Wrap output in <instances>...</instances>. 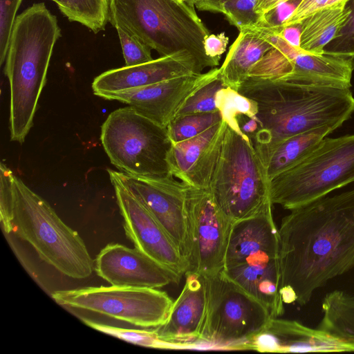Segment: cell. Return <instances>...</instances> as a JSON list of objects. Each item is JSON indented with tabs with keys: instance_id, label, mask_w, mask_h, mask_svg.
Masks as SVG:
<instances>
[{
	"instance_id": "cell-5",
	"label": "cell",
	"mask_w": 354,
	"mask_h": 354,
	"mask_svg": "<svg viewBox=\"0 0 354 354\" xmlns=\"http://www.w3.org/2000/svg\"><path fill=\"white\" fill-rule=\"evenodd\" d=\"M10 214L12 233L28 242L43 261L73 279L92 274L94 262L78 232L14 174Z\"/></svg>"
},
{
	"instance_id": "cell-33",
	"label": "cell",
	"mask_w": 354,
	"mask_h": 354,
	"mask_svg": "<svg viewBox=\"0 0 354 354\" xmlns=\"http://www.w3.org/2000/svg\"><path fill=\"white\" fill-rule=\"evenodd\" d=\"M301 0H288L261 14L256 28H276L282 26L292 15Z\"/></svg>"
},
{
	"instance_id": "cell-32",
	"label": "cell",
	"mask_w": 354,
	"mask_h": 354,
	"mask_svg": "<svg viewBox=\"0 0 354 354\" xmlns=\"http://www.w3.org/2000/svg\"><path fill=\"white\" fill-rule=\"evenodd\" d=\"M22 0H0V64L6 61L11 31Z\"/></svg>"
},
{
	"instance_id": "cell-2",
	"label": "cell",
	"mask_w": 354,
	"mask_h": 354,
	"mask_svg": "<svg viewBox=\"0 0 354 354\" xmlns=\"http://www.w3.org/2000/svg\"><path fill=\"white\" fill-rule=\"evenodd\" d=\"M237 91L257 104L260 126L251 141L261 158L294 135L326 125L337 129L354 113L348 88L246 78Z\"/></svg>"
},
{
	"instance_id": "cell-37",
	"label": "cell",
	"mask_w": 354,
	"mask_h": 354,
	"mask_svg": "<svg viewBox=\"0 0 354 354\" xmlns=\"http://www.w3.org/2000/svg\"><path fill=\"white\" fill-rule=\"evenodd\" d=\"M268 29L279 35L290 45L295 47H300L301 30V25L300 23Z\"/></svg>"
},
{
	"instance_id": "cell-18",
	"label": "cell",
	"mask_w": 354,
	"mask_h": 354,
	"mask_svg": "<svg viewBox=\"0 0 354 354\" xmlns=\"http://www.w3.org/2000/svg\"><path fill=\"white\" fill-rule=\"evenodd\" d=\"M204 277L185 273V283L167 321L154 328L163 348H197L206 314Z\"/></svg>"
},
{
	"instance_id": "cell-41",
	"label": "cell",
	"mask_w": 354,
	"mask_h": 354,
	"mask_svg": "<svg viewBox=\"0 0 354 354\" xmlns=\"http://www.w3.org/2000/svg\"><path fill=\"white\" fill-rule=\"evenodd\" d=\"M183 1H189V0H183Z\"/></svg>"
},
{
	"instance_id": "cell-17",
	"label": "cell",
	"mask_w": 354,
	"mask_h": 354,
	"mask_svg": "<svg viewBox=\"0 0 354 354\" xmlns=\"http://www.w3.org/2000/svg\"><path fill=\"white\" fill-rule=\"evenodd\" d=\"M97 274L113 286L159 288L178 284L182 275L154 261L137 248L109 243L96 257Z\"/></svg>"
},
{
	"instance_id": "cell-34",
	"label": "cell",
	"mask_w": 354,
	"mask_h": 354,
	"mask_svg": "<svg viewBox=\"0 0 354 354\" xmlns=\"http://www.w3.org/2000/svg\"><path fill=\"white\" fill-rule=\"evenodd\" d=\"M0 220L6 234L12 233V224L10 214V192L12 171L3 163L0 166Z\"/></svg>"
},
{
	"instance_id": "cell-23",
	"label": "cell",
	"mask_w": 354,
	"mask_h": 354,
	"mask_svg": "<svg viewBox=\"0 0 354 354\" xmlns=\"http://www.w3.org/2000/svg\"><path fill=\"white\" fill-rule=\"evenodd\" d=\"M350 13L346 1L322 8L308 15L300 22V48L311 54H324L325 46L344 26Z\"/></svg>"
},
{
	"instance_id": "cell-11",
	"label": "cell",
	"mask_w": 354,
	"mask_h": 354,
	"mask_svg": "<svg viewBox=\"0 0 354 354\" xmlns=\"http://www.w3.org/2000/svg\"><path fill=\"white\" fill-rule=\"evenodd\" d=\"M262 32L272 48L251 68L247 78L350 88L353 58L311 54L270 30Z\"/></svg>"
},
{
	"instance_id": "cell-3",
	"label": "cell",
	"mask_w": 354,
	"mask_h": 354,
	"mask_svg": "<svg viewBox=\"0 0 354 354\" xmlns=\"http://www.w3.org/2000/svg\"><path fill=\"white\" fill-rule=\"evenodd\" d=\"M60 37L57 17L43 2L32 4L16 17L5 66L12 141L24 142L32 127L53 48Z\"/></svg>"
},
{
	"instance_id": "cell-7",
	"label": "cell",
	"mask_w": 354,
	"mask_h": 354,
	"mask_svg": "<svg viewBox=\"0 0 354 354\" xmlns=\"http://www.w3.org/2000/svg\"><path fill=\"white\" fill-rule=\"evenodd\" d=\"M354 181V134L324 138L296 165L270 180L271 203L291 210Z\"/></svg>"
},
{
	"instance_id": "cell-1",
	"label": "cell",
	"mask_w": 354,
	"mask_h": 354,
	"mask_svg": "<svg viewBox=\"0 0 354 354\" xmlns=\"http://www.w3.org/2000/svg\"><path fill=\"white\" fill-rule=\"evenodd\" d=\"M290 211L279 228V295L302 306L354 268V189Z\"/></svg>"
},
{
	"instance_id": "cell-8",
	"label": "cell",
	"mask_w": 354,
	"mask_h": 354,
	"mask_svg": "<svg viewBox=\"0 0 354 354\" xmlns=\"http://www.w3.org/2000/svg\"><path fill=\"white\" fill-rule=\"evenodd\" d=\"M100 139L111 163L121 172L149 178L172 175L167 161L172 142L167 128L131 106L109 115L102 125Z\"/></svg>"
},
{
	"instance_id": "cell-24",
	"label": "cell",
	"mask_w": 354,
	"mask_h": 354,
	"mask_svg": "<svg viewBox=\"0 0 354 354\" xmlns=\"http://www.w3.org/2000/svg\"><path fill=\"white\" fill-rule=\"evenodd\" d=\"M335 129L323 126L294 135L274 146L261 158L269 180L301 162Z\"/></svg>"
},
{
	"instance_id": "cell-9",
	"label": "cell",
	"mask_w": 354,
	"mask_h": 354,
	"mask_svg": "<svg viewBox=\"0 0 354 354\" xmlns=\"http://www.w3.org/2000/svg\"><path fill=\"white\" fill-rule=\"evenodd\" d=\"M203 277L206 314L197 348L243 350L272 318L269 310L222 271Z\"/></svg>"
},
{
	"instance_id": "cell-39",
	"label": "cell",
	"mask_w": 354,
	"mask_h": 354,
	"mask_svg": "<svg viewBox=\"0 0 354 354\" xmlns=\"http://www.w3.org/2000/svg\"><path fill=\"white\" fill-rule=\"evenodd\" d=\"M57 4L60 12L68 18L70 21H77L75 10L72 0H51Z\"/></svg>"
},
{
	"instance_id": "cell-15",
	"label": "cell",
	"mask_w": 354,
	"mask_h": 354,
	"mask_svg": "<svg viewBox=\"0 0 354 354\" xmlns=\"http://www.w3.org/2000/svg\"><path fill=\"white\" fill-rule=\"evenodd\" d=\"M219 73L220 68L215 67L204 73L181 76L109 94L103 98L126 103L140 115L167 128L187 99Z\"/></svg>"
},
{
	"instance_id": "cell-25",
	"label": "cell",
	"mask_w": 354,
	"mask_h": 354,
	"mask_svg": "<svg viewBox=\"0 0 354 354\" xmlns=\"http://www.w3.org/2000/svg\"><path fill=\"white\" fill-rule=\"evenodd\" d=\"M222 120L219 111L185 114L176 116L167 129L172 143H177L198 136Z\"/></svg>"
},
{
	"instance_id": "cell-26",
	"label": "cell",
	"mask_w": 354,
	"mask_h": 354,
	"mask_svg": "<svg viewBox=\"0 0 354 354\" xmlns=\"http://www.w3.org/2000/svg\"><path fill=\"white\" fill-rule=\"evenodd\" d=\"M216 106L222 115L223 120L236 128H240L236 120L238 116L257 118L256 103L229 86H225L218 92Z\"/></svg>"
},
{
	"instance_id": "cell-21",
	"label": "cell",
	"mask_w": 354,
	"mask_h": 354,
	"mask_svg": "<svg viewBox=\"0 0 354 354\" xmlns=\"http://www.w3.org/2000/svg\"><path fill=\"white\" fill-rule=\"evenodd\" d=\"M226 125L222 120L196 137L172 143L167 158L170 173L185 183L207 189Z\"/></svg>"
},
{
	"instance_id": "cell-12",
	"label": "cell",
	"mask_w": 354,
	"mask_h": 354,
	"mask_svg": "<svg viewBox=\"0 0 354 354\" xmlns=\"http://www.w3.org/2000/svg\"><path fill=\"white\" fill-rule=\"evenodd\" d=\"M185 184L187 272L202 276L218 274L224 268L234 223L216 207L207 189Z\"/></svg>"
},
{
	"instance_id": "cell-4",
	"label": "cell",
	"mask_w": 354,
	"mask_h": 354,
	"mask_svg": "<svg viewBox=\"0 0 354 354\" xmlns=\"http://www.w3.org/2000/svg\"><path fill=\"white\" fill-rule=\"evenodd\" d=\"M194 6L182 0H109V21L137 36L160 57L189 55L203 72L219 61L205 53L209 31Z\"/></svg>"
},
{
	"instance_id": "cell-10",
	"label": "cell",
	"mask_w": 354,
	"mask_h": 354,
	"mask_svg": "<svg viewBox=\"0 0 354 354\" xmlns=\"http://www.w3.org/2000/svg\"><path fill=\"white\" fill-rule=\"evenodd\" d=\"M52 297L64 307L89 310L143 328L162 325L174 303L165 291L129 286L59 290Z\"/></svg>"
},
{
	"instance_id": "cell-16",
	"label": "cell",
	"mask_w": 354,
	"mask_h": 354,
	"mask_svg": "<svg viewBox=\"0 0 354 354\" xmlns=\"http://www.w3.org/2000/svg\"><path fill=\"white\" fill-rule=\"evenodd\" d=\"M272 206L268 201L254 216L233 223L223 269L279 266V228Z\"/></svg>"
},
{
	"instance_id": "cell-40",
	"label": "cell",
	"mask_w": 354,
	"mask_h": 354,
	"mask_svg": "<svg viewBox=\"0 0 354 354\" xmlns=\"http://www.w3.org/2000/svg\"><path fill=\"white\" fill-rule=\"evenodd\" d=\"M286 1L288 0H258L255 7V10L261 15V13L271 9L277 4Z\"/></svg>"
},
{
	"instance_id": "cell-36",
	"label": "cell",
	"mask_w": 354,
	"mask_h": 354,
	"mask_svg": "<svg viewBox=\"0 0 354 354\" xmlns=\"http://www.w3.org/2000/svg\"><path fill=\"white\" fill-rule=\"evenodd\" d=\"M229 39L224 32L218 35L209 34L204 40L206 55L214 59L220 60L221 55L225 51Z\"/></svg>"
},
{
	"instance_id": "cell-42",
	"label": "cell",
	"mask_w": 354,
	"mask_h": 354,
	"mask_svg": "<svg viewBox=\"0 0 354 354\" xmlns=\"http://www.w3.org/2000/svg\"><path fill=\"white\" fill-rule=\"evenodd\" d=\"M183 1V0H182Z\"/></svg>"
},
{
	"instance_id": "cell-22",
	"label": "cell",
	"mask_w": 354,
	"mask_h": 354,
	"mask_svg": "<svg viewBox=\"0 0 354 354\" xmlns=\"http://www.w3.org/2000/svg\"><path fill=\"white\" fill-rule=\"evenodd\" d=\"M272 48V45L259 29L240 31L219 68L221 79L227 86L237 91L251 68Z\"/></svg>"
},
{
	"instance_id": "cell-38",
	"label": "cell",
	"mask_w": 354,
	"mask_h": 354,
	"mask_svg": "<svg viewBox=\"0 0 354 354\" xmlns=\"http://www.w3.org/2000/svg\"><path fill=\"white\" fill-rule=\"evenodd\" d=\"M227 1L229 0H189L187 1L200 10L222 13L223 5Z\"/></svg>"
},
{
	"instance_id": "cell-14",
	"label": "cell",
	"mask_w": 354,
	"mask_h": 354,
	"mask_svg": "<svg viewBox=\"0 0 354 354\" xmlns=\"http://www.w3.org/2000/svg\"><path fill=\"white\" fill-rule=\"evenodd\" d=\"M138 197L165 228L187 261L188 236L185 208V183L173 175L161 178L135 176L107 169Z\"/></svg>"
},
{
	"instance_id": "cell-19",
	"label": "cell",
	"mask_w": 354,
	"mask_h": 354,
	"mask_svg": "<svg viewBox=\"0 0 354 354\" xmlns=\"http://www.w3.org/2000/svg\"><path fill=\"white\" fill-rule=\"evenodd\" d=\"M243 350L272 353L350 352L354 346L295 320L272 317Z\"/></svg>"
},
{
	"instance_id": "cell-13",
	"label": "cell",
	"mask_w": 354,
	"mask_h": 354,
	"mask_svg": "<svg viewBox=\"0 0 354 354\" xmlns=\"http://www.w3.org/2000/svg\"><path fill=\"white\" fill-rule=\"evenodd\" d=\"M124 221L125 234L134 247L180 275L189 263L165 228L147 206L120 182L109 176Z\"/></svg>"
},
{
	"instance_id": "cell-6",
	"label": "cell",
	"mask_w": 354,
	"mask_h": 354,
	"mask_svg": "<svg viewBox=\"0 0 354 354\" xmlns=\"http://www.w3.org/2000/svg\"><path fill=\"white\" fill-rule=\"evenodd\" d=\"M269 183L250 138L227 124L207 188L216 207L233 223L254 216L270 201Z\"/></svg>"
},
{
	"instance_id": "cell-31",
	"label": "cell",
	"mask_w": 354,
	"mask_h": 354,
	"mask_svg": "<svg viewBox=\"0 0 354 354\" xmlns=\"http://www.w3.org/2000/svg\"><path fill=\"white\" fill-rule=\"evenodd\" d=\"M351 13L335 37L325 46L324 54L354 59V0H348Z\"/></svg>"
},
{
	"instance_id": "cell-35",
	"label": "cell",
	"mask_w": 354,
	"mask_h": 354,
	"mask_svg": "<svg viewBox=\"0 0 354 354\" xmlns=\"http://www.w3.org/2000/svg\"><path fill=\"white\" fill-rule=\"evenodd\" d=\"M348 1V0H301L292 15L283 26L300 23L308 15L319 10Z\"/></svg>"
},
{
	"instance_id": "cell-27",
	"label": "cell",
	"mask_w": 354,
	"mask_h": 354,
	"mask_svg": "<svg viewBox=\"0 0 354 354\" xmlns=\"http://www.w3.org/2000/svg\"><path fill=\"white\" fill-rule=\"evenodd\" d=\"M225 86H227L221 79L219 73L216 77L205 83L187 99L176 116L218 111L216 106V95L218 92Z\"/></svg>"
},
{
	"instance_id": "cell-29",
	"label": "cell",
	"mask_w": 354,
	"mask_h": 354,
	"mask_svg": "<svg viewBox=\"0 0 354 354\" xmlns=\"http://www.w3.org/2000/svg\"><path fill=\"white\" fill-rule=\"evenodd\" d=\"M258 0H229L223 7V14L239 32L253 29L259 25L261 15L256 12Z\"/></svg>"
},
{
	"instance_id": "cell-28",
	"label": "cell",
	"mask_w": 354,
	"mask_h": 354,
	"mask_svg": "<svg viewBox=\"0 0 354 354\" xmlns=\"http://www.w3.org/2000/svg\"><path fill=\"white\" fill-rule=\"evenodd\" d=\"M78 23L94 33L104 30L109 21V0H72Z\"/></svg>"
},
{
	"instance_id": "cell-20",
	"label": "cell",
	"mask_w": 354,
	"mask_h": 354,
	"mask_svg": "<svg viewBox=\"0 0 354 354\" xmlns=\"http://www.w3.org/2000/svg\"><path fill=\"white\" fill-rule=\"evenodd\" d=\"M201 73H203L202 71L189 55L178 53L136 66H125L106 71L94 79L92 89L95 95L103 98L109 94Z\"/></svg>"
},
{
	"instance_id": "cell-30",
	"label": "cell",
	"mask_w": 354,
	"mask_h": 354,
	"mask_svg": "<svg viewBox=\"0 0 354 354\" xmlns=\"http://www.w3.org/2000/svg\"><path fill=\"white\" fill-rule=\"evenodd\" d=\"M120 41L125 66H132L153 60L151 50L137 36L122 27L115 26Z\"/></svg>"
}]
</instances>
